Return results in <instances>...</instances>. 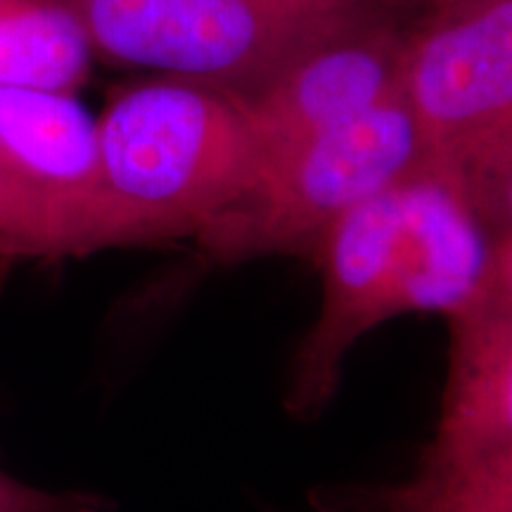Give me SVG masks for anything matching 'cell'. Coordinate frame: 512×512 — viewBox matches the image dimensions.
I'll return each instance as SVG.
<instances>
[{"mask_svg":"<svg viewBox=\"0 0 512 512\" xmlns=\"http://www.w3.org/2000/svg\"><path fill=\"white\" fill-rule=\"evenodd\" d=\"M98 143L107 249L195 240L261 164L238 95L178 76L114 91Z\"/></svg>","mask_w":512,"mask_h":512,"instance_id":"6da1fadb","label":"cell"},{"mask_svg":"<svg viewBox=\"0 0 512 512\" xmlns=\"http://www.w3.org/2000/svg\"><path fill=\"white\" fill-rule=\"evenodd\" d=\"M93 57L247 98L311 48L396 15L389 0H53Z\"/></svg>","mask_w":512,"mask_h":512,"instance_id":"7a4b0ae2","label":"cell"},{"mask_svg":"<svg viewBox=\"0 0 512 512\" xmlns=\"http://www.w3.org/2000/svg\"><path fill=\"white\" fill-rule=\"evenodd\" d=\"M399 93L420 169L512 235V0L430 12L408 29Z\"/></svg>","mask_w":512,"mask_h":512,"instance_id":"3957f363","label":"cell"},{"mask_svg":"<svg viewBox=\"0 0 512 512\" xmlns=\"http://www.w3.org/2000/svg\"><path fill=\"white\" fill-rule=\"evenodd\" d=\"M418 162V140L399 93L349 124L264 159L240 200L195 240L216 264L313 259L347 211L401 181Z\"/></svg>","mask_w":512,"mask_h":512,"instance_id":"277c9868","label":"cell"},{"mask_svg":"<svg viewBox=\"0 0 512 512\" xmlns=\"http://www.w3.org/2000/svg\"><path fill=\"white\" fill-rule=\"evenodd\" d=\"M399 223L396 181L347 211L313 254L323 299L287 373L285 406L292 418L316 420L337 396L351 349L377 325L399 318Z\"/></svg>","mask_w":512,"mask_h":512,"instance_id":"5b68a950","label":"cell"},{"mask_svg":"<svg viewBox=\"0 0 512 512\" xmlns=\"http://www.w3.org/2000/svg\"><path fill=\"white\" fill-rule=\"evenodd\" d=\"M406 38L399 17H382L311 48L264 88L240 98L261 162L399 95Z\"/></svg>","mask_w":512,"mask_h":512,"instance_id":"8992f818","label":"cell"},{"mask_svg":"<svg viewBox=\"0 0 512 512\" xmlns=\"http://www.w3.org/2000/svg\"><path fill=\"white\" fill-rule=\"evenodd\" d=\"M399 316L460 313L512 292V235H498L451 185L415 166L399 181Z\"/></svg>","mask_w":512,"mask_h":512,"instance_id":"52a82bcc","label":"cell"},{"mask_svg":"<svg viewBox=\"0 0 512 512\" xmlns=\"http://www.w3.org/2000/svg\"><path fill=\"white\" fill-rule=\"evenodd\" d=\"M0 166L69 223L81 256L107 249L98 117L76 93L0 86Z\"/></svg>","mask_w":512,"mask_h":512,"instance_id":"ba28073f","label":"cell"},{"mask_svg":"<svg viewBox=\"0 0 512 512\" xmlns=\"http://www.w3.org/2000/svg\"><path fill=\"white\" fill-rule=\"evenodd\" d=\"M451 349L437 434L422 463L512 460V292L448 318Z\"/></svg>","mask_w":512,"mask_h":512,"instance_id":"9c48e42d","label":"cell"},{"mask_svg":"<svg viewBox=\"0 0 512 512\" xmlns=\"http://www.w3.org/2000/svg\"><path fill=\"white\" fill-rule=\"evenodd\" d=\"M93 60L81 29L53 0H0V86L79 93Z\"/></svg>","mask_w":512,"mask_h":512,"instance_id":"30bf717a","label":"cell"},{"mask_svg":"<svg viewBox=\"0 0 512 512\" xmlns=\"http://www.w3.org/2000/svg\"><path fill=\"white\" fill-rule=\"evenodd\" d=\"M81 256L69 223L0 166V261H60Z\"/></svg>","mask_w":512,"mask_h":512,"instance_id":"8fae6325","label":"cell"},{"mask_svg":"<svg viewBox=\"0 0 512 512\" xmlns=\"http://www.w3.org/2000/svg\"><path fill=\"white\" fill-rule=\"evenodd\" d=\"M0 512H107L102 496L48 491L0 470Z\"/></svg>","mask_w":512,"mask_h":512,"instance_id":"7c38bea8","label":"cell"},{"mask_svg":"<svg viewBox=\"0 0 512 512\" xmlns=\"http://www.w3.org/2000/svg\"><path fill=\"white\" fill-rule=\"evenodd\" d=\"M392 5L399 3H420L427 8V15L430 12H451V10H463V8H472V5H482L489 3V0H389Z\"/></svg>","mask_w":512,"mask_h":512,"instance_id":"4fadbf2b","label":"cell"}]
</instances>
